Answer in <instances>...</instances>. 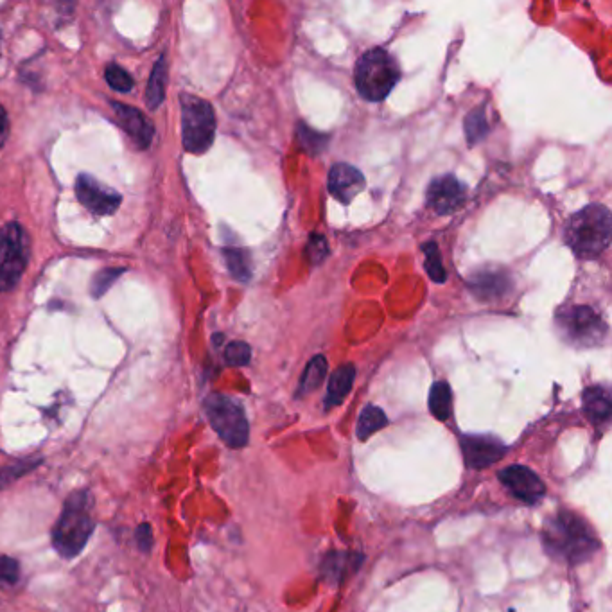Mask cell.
<instances>
[{"mask_svg": "<svg viewBox=\"0 0 612 612\" xmlns=\"http://www.w3.org/2000/svg\"><path fill=\"white\" fill-rule=\"evenodd\" d=\"M543 541L553 557L568 564L586 562L600 546L595 532L573 512H560L548 519L543 530Z\"/></svg>", "mask_w": 612, "mask_h": 612, "instance_id": "6da1fadb", "label": "cell"}, {"mask_svg": "<svg viewBox=\"0 0 612 612\" xmlns=\"http://www.w3.org/2000/svg\"><path fill=\"white\" fill-rule=\"evenodd\" d=\"M94 498L88 490L72 492L65 505L62 516L58 517L53 528L54 550L63 559H74L85 550L88 539L94 534Z\"/></svg>", "mask_w": 612, "mask_h": 612, "instance_id": "7a4b0ae2", "label": "cell"}, {"mask_svg": "<svg viewBox=\"0 0 612 612\" xmlns=\"http://www.w3.org/2000/svg\"><path fill=\"white\" fill-rule=\"evenodd\" d=\"M564 239L580 259H596L611 243V212L604 205H589L569 219Z\"/></svg>", "mask_w": 612, "mask_h": 612, "instance_id": "3957f363", "label": "cell"}, {"mask_svg": "<svg viewBox=\"0 0 612 612\" xmlns=\"http://www.w3.org/2000/svg\"><path fill=\"white\" fill-rule=\"evenodd\" d=\"M401 78L399 65L385 49H372L359 58L356 65V87L368 101H383Z\"/></svg>", "mask_w": 612, "mask_h": 612, "instance_id": "277c9868", "label": "cell"}, {"mask_svg": "<svg viewBox=\"0 0 612 612\" xmlns=\"http://www.w3.org/2000/svg\"><path fill=\"white\" fill-rule=\"evenodd\" d=\"M182 139L184 148L202 155L214 142L216 115L214 108L202 97L182 94Z\"/></svg>", "mask_w": 612, "mask_h": 612, "instance_id": "5b68a950", "label": "cell"}, {"mask_svg": "<svg viewBox=\"0 0 612 612\" xmlns=\"http://www.w3.org/2000/svg\"><path fill=\"white\" fill-rule=\"evenodd\" d=\"M210 426L228 447H245L248 444V420L241 404L227 395L212 394L203 403Z\"/></svg>", "mask_w": 612, "mask_h": 612, "instance_id": "8992f818", "label": "cell"}, {"mask_svg": "<svg viewBox=\"0 0 612 612\" xmlns=\"http://www.w3.org/2000/svg\"><path fill=\"white\" fill-rule=\"evenodd\" d=\"M557 329L564 340L578 347H595L607 336V325L591 307L569 306L557 316Z\"/></svg>", "mask_w": 612, "mask_h": 612, "instance_id": "52a82bcc", "label": "cell"}, {"mask_svg": "<svg viewBox=\"0 0 612 612\" xmlns=\"http://www.w3.org/2000/svg\"><path fill=\"white\" fill-rule=\"evenodd\" d=\"M26 234L18 223L0 228V291L17 288L27 264Z\"/></svg>", "mask_w": 612, "mask_h": 612, "instance_id": "ba28073f", "label": "cell"}, {"mask_svg": "<svg viewBox=\"0 0 612 612\" xmlns=\"http://www.w3.org/2000/svg\"><path fill=\"white\" fill-rule=\"evenodd\" d=\"M498 478L514 498L521 499L528 505L541 501L546 492L543 480L525 465H510L499 471Z\"/></svg>", "mask_w": 612, "mask_h": 612, "instance_id": "9c48e42d", "label": "cell"}, {"mask_svg": "<svg viewBox=\"0 0 612 612\" xmlns=\"http://www.w3.org/2000/svg\"><path fill=\"white\" fill-rule=\"evenodd\" d=\"M78 200L96 216H112L121 205V196L92 176L81 175L76 182Z\"/></svg>", "mask_w": 612, "mask_h": 612, "instance_id": "30bf717a", "label": "cell"}, {"mask_svg": "<svg viewBox=\"0 0 612 612\" xmlns=\"http://www.w3.org/2000/svg\"><path fill=\"white\" fill-rule=\"evenodd\" d=\"M465 198L467 193L464 184L453 175L440 176L433 180L426 193L429 209L437 212L438 216H447L462 209Z\"/></svg>", "mask_w": 612, "mask_h": 612, "instance_id": "8fae6325", "label": "cell"}, {"mask_svg": "<svg viewBox=\"0 0 612 612\" xmlns=\"http://www.w3.org/2000/svg\"><path fill=\"white\" fill-rule=\"evenodd\" d=\"M462 451L465 464L471 469H487L498 464L505 456L507 447L496 437H481V435H465L462 437Z\"/></svg>", "mask_w": 612, "mask_h": 612, "instance_id": "7c38bea8", "label": "cell"}, {"mask_svg": "<svg viewBox=\"0 0 612 612\" xmlns=\"http://www.w3.org/2000/svg\"><path fill=\"white\" fill-rule=\"evenodd\" d=\"M365 189V176L349 164H336L329 173V191L338 202H352Z\"/></svg>", "mask_w": 612, "mask_h": 612, "instance_id": "4fadbf2b", "label": "cell"}, {"mask_svg": "<svg viewBox=\"0 0 612 612\" xmlns=\"http://www.w3.org/2000/svg\"><path fill=\"white\" fill-rule=\"evenodd\" d=\"M114 110L117 121L123 126L124 132L128 133L140 148H148L149 142L153 139V133H155L153 123L148 117L137 108L121 105V103H114Z\"/></svg>", "mask_w": 612, "mask_h": 612, "instance_id": "5bb4252c", "label": "cell"}, {"mask_svg": "<svg viewBox=\"0 0 612 612\" xmlns=\"http://www.w3.org/2000/svg\"><path fill=\"white\" fill-rule=\"evenodd\" d=\"M584 413L595 426L607 424L611 419V395L602 386H591L584 392Z\"/></svg>", "mask_w": 612, "mask_h": 612, "instance_id": "9a60e30c", "label": "cell"}, {"mask_svg": "<svg viewBox=\"0 0 612 612\" xmlns=\"http://www.w3.org/2000/svg\"><path fill=\"white\" fill-rule=\"evenodd\" d=\"M354 377H356L354 365H343L334 372L329 379V386H327V395H325L324 401L325 410H333L334 406L343 403V399L352 390Z\"/></svg>", "mask_w": 612, "mask_h": 612, "instance_id": "2e32d148", "label": "cell"}, {"mask_svg": "<svg viewBox=\"0 0 612 612\" xmlns=\"http://www.w3.org/2000/svg\"><path fill=\"white\" fill-rule=\"evenodd\" d=\"M429 410L433 413V417L438 420L449 419L451 417V411H453V394H451V388L447 385L446 381H438L431 388V394H429Z\"/></svg>", "mask_w": 612, "mask_h": 612, "instance_id": "e0dca14e", "label": "cell"}, {"mask_svg": "<svg viewBox=\"0 0 612 612\" xmlns=\"http://www.w3.org/2000/svg\"><path fill=\"white\" fill-rule=\"evenodd\" d=\"M166 79V60L160 58L157 65H155V69L151 72L148 90H146V101H148V106L151 110H157L158 106L162 105V101H164V96H166Z\"/></svg>", "mask_w": 612, "mask_h": 612, "instance_id": "ac0fdd59", "label": "cell"}, {"mask_svg": "<svg viewBox=\"0 0 612 612\" xmlns=\"http://www.w3.org/2000/svg\"><path fill=\"white\" fill-rule=\"evenodd\" d=\"M325 374H327V361H325L324 356H316L307 365L306 372H304L300 386H298L297 397H304V395L318 390L324 383Z\"/></svg>", "mask_w": 612, "mask_h": 612, "instance_id": "d6986e66", "label": "cell"}, {"mask_svg": "<svg viewBox=\"0 0 612 612\" xmlns=\"http://www.w3.org/2000/svg\"><path fill=\"white\" fill-rule=\"evenodd\" d=\"M386 424H388V419H386L385 411L377 408V406H367V408H363L361 415H359L356 435H358L359 440H367L376 431L385 428Z\"/></svg>", "mask_w": 612, "mask_h": 612, "instance_id": "ffe728a7", "label": "cell"}, {"mask_svg": "<svg viewBox=\"0 0 612 612\" xmlns=\"http://www.w3.org/2000/svg\"><path fill=\"white\" fill-rule=\"evenodd\" d=\"M508 289V280L503 273H483L473 282V291L480 298H496Z\"/></svg>", "mask_w": 612, "mask_h": 612, "instance_id": "44dd1931", "label": "cell"}, {"mask_svg": "<svg viewBox=\"0 0 612 612\" xmlns=\"http://www.w3.org/2000/svg\"><path fill=\"white\" fill-rule=\"evenodd\" d=\"M489 132V124H487V115H485V108H476L474 112L467 115L465 119V135H467V142L474 146L476 142H480L485 135Z\"/></svg>", "mask_w": 612, "mask_h": 612, "instance_id": "7402d4cb", "label": "cell"}, {"mask_svg": "<svg viewBox=\"0 0 612 612\" xmlns=\"http://www.w3.org/2000/svg\"><path fill=\"white\" fill-rule=\"evenodd\" d=\"M352 562H354V557H350V555H345V553H331L327 559L324 560V575L329 578V580H334V582H338L345 575V571L350 569L352 566Z\"/></svg>", "mask_w": 612, "mask_h": 612, "instance_id": "603a6c76", "label": "cell"}, {"mask_svg": "<svg viewBox=\"0 0 612 612\" xmlns=\"http://www.w3.org/2000/svg\"><path fill=\"white\" fill-rule=\"evenodd\" d=\"M424 254H426V270H428L429 277L435 280V282H446V270L442 266V259H440V252H438V246L435 243H428V245L422 246Z\"/></svg>", "mask_w": 612, "mask_h": 612, "instance_id": "cb8c5ba5", "label": "cell"}, {"mask_svg": "<svg viewBox=\"0 0 612 612\" xmlns=\"http://www.w3.org/2000/svg\"><path fill=\"white\" fill-rule=\"evenodd\" d=\"M225 257H227L228 270L234 275V279L243 280V282L250 279V266L246 261L245 252L236 250V248H228L225 250Z\"/></svg>", "mask_w": 612, "mask_h": 612, "instance_id": "d4e9b609", "label": "cell"}, {"mask_svg": "<svg viewBox=\"0 0 612 612\" xmlns=\"http://www.w3.org/2000/svg\"><path fill=\"white\" fill-rule=\"evenodd\" d=\"M105 76L108 85L114 88V90H117V92H130L133 85H135L132 76H130L123 67L115 65V63L106 67Z\"/></svg>", "mask_w": 612, "mask_h": 612, "instance_id": "484cf974", "label": "cell"}, {"mask_svg": "<svg viewBox=\"0 0 612 612\" xmlns=\"http://www.w3.org/2000/svg\"><path fill=\"white\" fill-rule=\"evenodd\" d=\"M252 350L243 341H234L225 350V361L230 367H245L250 363Z\"/></svg>", "mask_w": 612, "mask_h": 612, "instance_id": "4316f807", "label": "cell"}, {"mask_svg": "<svg viewBox=\"0 0 612 612\" xmlns=\"http://www.w3.org/2000/svg\"><path fill=\"white\" fill-rule=\"evenodd\" d=\"M38 464H40V460H36V462L35 460H27V462H18V464L8 465V467L0 469V489H4L11 481H15L29 471H33Z\"/></svg>", "mask_w": 612, "mask_h": 612, "instance_id": "83f0119b", "label": "cell"}, {"mask_svg": "<svg viewBox=\"0 0 612 612\" xmlns=\"http://www.w3.org/2000/svg\"><path fill=\"white\" fill-rule=\"evenodd\" d=\"M20 564L11 557H0V587L17 586Z\"/></svg>", "mask_w": 612, "mask_h": 612, "instance_id": "f1b7e54d", "label": "cell"}, {"mask_svg": "<svg viewBox=\"0 0 612 612\" xmlns=\"http://www.w3.org/2000/svg\"><path fill=\"white\" fill-rule=\"evenodd\" d=\"M329 254L327 241L322 236L309 237V245H307V259L311 264H320Z\"/></svg>", "mask_w": 612, "mask_h": 612, "instance_id": "f546056e", "label": "cell"}, {"mask_svg": "<svg viewBox=\"0 0 612 612\" xmlns=\"http://www.w3.org/2000/svg\"><path fill=\"white\" fill-rule=\"evenodd\" d=\"M121 275V270H105V272H99L96 275V279L92 282V293L94 297H101L103 293L108 291V288L112 286L117 277Z\"/></svg>", "mask_w": 612, "mask_h": 612, "instance_id": "4dcf8cb0", "label": "cell"}, {"mask_svg": "<svg viewBox=\"0 0 612 612\" xmlns=\"http://www.w3.org/2000/svg\"><path fill=\"white\" fill-rule=\"evenodd\" d=\"M137 544H139L140 551H144V553H148L151 550V546H153V530H151V526L148 523H142L137 528Z\"/></svg>", "mask_w": 612, "mask_h": 612, "instance_id": "1f68e13d", "label": "cell"}, {"mask_svg": "<svg viewBox=\"0 0 612 612\" xmlns=\"http://www.w3.org/2000/svg\"><path fill=\"white\" fill-rule=\"evenodd\" d=\"M9 124L6 110L0 106V148L4 146V142L8 139Z\"/></svg>", "mask_w": 612, "mask_h": 612, "instance_id": "d6a6232c", "label": "cell"}]
</instances>
